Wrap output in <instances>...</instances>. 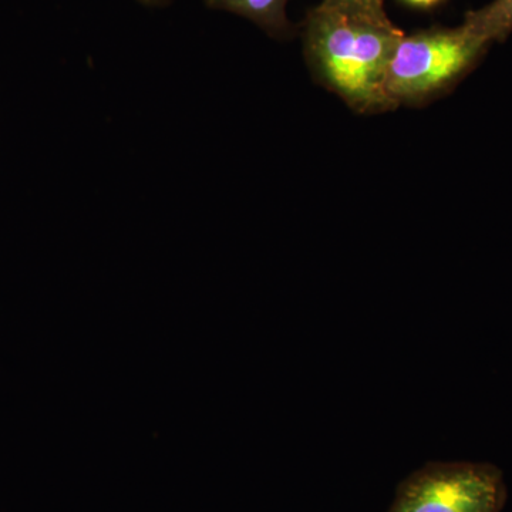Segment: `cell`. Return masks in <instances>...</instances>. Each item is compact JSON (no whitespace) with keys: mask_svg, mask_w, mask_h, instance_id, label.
I'll return each instance as SVG.
<instances>
[{"mask_svg":"<svg viewBox=\"0 0 512 512\" xmlns=\"http://www.w3.org/2000/svg\"><path fill=\"white\" fill-rule=\"evenodd\" d=\"M404 33L392 22L359 18L320 3L303 22V50L313 76L357 113H382L396 103L387 67Z\"/></svg>","mask_w":512,"mask_h":512,"instance_id":"cell-1","label":"cell"},{"mask_svg":"<svg viewBox=\"0 0 512 512\" xmlns=\"http://www.w3.org/2000/svg\"><path fill=\"white\" fill-rule=\"evenodd\" d=\"M490 43L467 26L403 35L387 67V92L394 103H423L450 87Z\"/></svg>","mask_w":512,"mask_h":512,"instance_id":"cell-2","label":"cell"},{"mask_svg":"<svg viewBox=\"0 0 512 512\" xmlns=\"http://www.w3.org/2000/svg\"><path fill=\"white\" fill-rule=\"evenodd\" d=\"M507 495L494 464L430 461L397 485L387 512H501Z\"/></svg>","mask_w":512,"mask_h":512,"instance_id":"cell-3","label":"cell"},{"mask_svg":"<svg viewBox=\"0 0 512 512\" xmlns=\"http://www.w3.org/2000/svg\"><path fill=\"white\" fill-rule=\"evenodd\" d=\"M211 9L225 10L251 20L276 39L293 35V25L286 15L289 0H204Z\"/></svg>","mask_w":512,"mask_h":512,"instance_id":"cell-4","label":"cell"},{"mask_svg":"<svg viewBox=\"0 0 512 512\" xmlns=\"http://www.w3.org/2000/svg\"><path fill=\"white\" fill-rule=\"evenodd\" d=\"M463 25L485 42L504 40L512 32V0H493L484 8L468 12Z\"/></svg>","mask_w":512,"mask_h":512,"instance_id":"cell-5","label":"cell"},{"mask_svg":"<svg viewBox=\"0 0 512 512\" xmlns=\"http://www.w3.org/2000/svg\"><path fill=\"white\" fill-rule=\"evenodd\" d=\"M322 5L349 13V15L359 16V18L375 20V22H390L384 10V0H322Z\"/></svg>","mask_w":512,"mask_h":512,"instance_id":"cell-6","label":"cell"},{"mask_svg":"<svg viewBox=\"0 0 512 512\" xmlns=\"http://www.w3.org/2000/svg\"><path fill=\"white\" fill-rule=\"evenodd\" d=\"M402 2L412 6V8L429 9L431 6L437 5L440 0H402Z\"/></svg>","mask_w":512,"mask_h":512,"instance_id":"cell-7","label":"cell"},{"mask_svg":"<svg viewBox=\"0 0 512 512\" xmlns=\"http://www.w3.org/2000/svg\"><path fill=\"white\" fill-rule=\"evenodd\" d=\"M144 5L156 6L161 5V3H167L168 0H140Z\"/></svg>","mask_w":512,"mask_h":512,"instance_id":"cell-8","label":"cell"}]
</instances>
